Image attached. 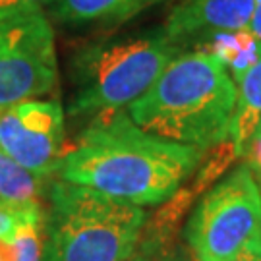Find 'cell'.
<instances>
[{"label": "cell", "mask_w": 261, "mask_h": 261, "mask_svg": "<svg viewBox=\"0 0 261 261\" xmlns=\"http://www.w3.org/2000/svg\"><path fill=\"white\" fill-rule=\"evenodd\" d=\"M203 151L161 140L136 126L128 112L91 118L56 174L62 182L89 188L134 205H157L176 194Z\"/></svg>", "instance_id": "obj_1"}, {"label": "cell", "mask_w": 261, "mask_h": 261, "mask_svg": "<svg viewBox=\"0 0 261 261\" xmlns=\"http://www.w3.org/2000/svg\"><path fill=\"white\" fill-rule=\"evenodd\" d=\"M236 85L211 53L178 55L126 109L136 126L161 140L205 151L228 138Z\"/></svg>", "instance_id": "obj_2"}, {"label": "cell", "mask_w": 261, "mask_h": 261, "mask_svg": "<svg viewBox=\"0 0 261 261\" xmlns=\"http://www.w3.org/2000/svg\"><path fill=\"white\" fill-rule=\"evenodd\" d=\"M43 261H128L145 226V209L89 188L50 184Z\"/></svg>", "instance_id": "obj_3"}, {"label": "cell", "mask_w": 261, "mask_h": 261, "mask_svg": "<svg viewBox=\"0 0 261 261\" xmlns=\"http://www.w3.org/2000/svg\"><path fill=\"white\" fill-rule=\"evenodd\" d=\"M178 56V43L163 29L95 41L74 58L72 116H101L128 109Z\"/></svg>", "instance_id": "obj_4"}, {"label": "cell", "mask_w": 261, "mask_h": 261, "mask_svg": "<svg viewBox=\"0 0 261 261\" xmlns=\"http://www.w3.org/2000/svg\"><path fill=\"white\" fill-rule=\"evenodd\" d=\"M186 240L197 261H238L261 246V196L248 165L203 196L188 221Z\"/></svg>", "instance_id": "obj_5"}, {"label": "cell", "mask_w": 261, "mask_h": 261, "mask_svg": "<svg viewBox=\"0 0 261 261\" xmlns=\"http://www.w3.org/2000/svg\"><path fill=\"white\" fill-rule=\"evenodd\" d=\"M55 33L43 8L0 14V109L53 91Z\"/></svg>", "instance_id": "obj_6"}, {"label": "cell", "mask_w": 261, "mask_h": 261, "mask_svg": "<svg viewBox=\"0 0 261 261\" xmlns=\"http://www.w3.org/2000/svg\"><path fill=\"white\" fill-rule=\"evenodd\" d=\"M0 149L29 172L48 178L64 155V111L58 101H19L0 109Z\"/></svg>", "instance_id": "obj_7"}, {"label": "cell", "mask_w": 261, "mask_h": 261, "mask_svg": "<svg viewBox=\"0 0 261 261\" xmlns=\"http://www.w3.org/2000/svg\"><path fill=\"white\" fill-rule=\"evenodd\" d=\"M255 0H176L165 31L178 45L192 39L224 33H244L253 14Z\"/></svg>", "instance_id": "obj_8"}, {"label": "cell", "mask_w": 261, "mask_h": 261, "mask_svg": "<svg viewBox=\"0 0 261 261\" xmlns=\"http://www.w3.org/2000/svg\"><path fill=\"white\" fill-rule=\"evenodd\" d=\"M261 128V43L255 45V55L238 75L236 107L228 138L236 157L244 155L248 143Z\"/></svg>", "instance_id": "obj_9"}, {"label": "cell", "mask_w": 261, "mask_h": 261, "mask_svg": "<svg viewBox=\"0 0 261 261\" xmlns=\"http://www.w3.org/2000/svg\"><path fill=\"white\" fill-rule=\"evenodd\" d=\"M161 0H53L48 6L56 19L70 25L120 23Z\"/></svg>", "instance_id": "obj_10"}, {"label": "cell", "mask_w": 261, "mask_h": 261, "mask_svg": "<svg viewBox=\"0 0 261 261\" xmlns=\"http://www.w3.org/2000/svg\"><path fill=\"white\" fill-rule=\"evenodd\" d=\"M47 178H41L23 168L0 149V205L14 209L41 207L47 194Z\"/></svg>", "instance_id": "obj_11"}, {"label": "cell", "mask_w": 261, "mask_h": 261, "mask_svg": "<svg viewBox=\"0 0 261 261\" xmlns=\"http://www.w3.org/2000/svg\"><path fill=\"white\" fill-rule=\"evenodd\" d=\"M18 261H43L45 242V211L37 209L12 232Z\"/></svg>", "instance_id": "obj_12"}, {"label": "cell", "mask_w": 261, "mask_h": 261, "mask_svg": "<svg viewBox=\"0 0 261 261\" xmlns=\"http://www.w3.org/2000/svg\"><path fill=\"white\" fill-rule=\"evenodd\" d=\"M43 207H33V209H14V207L0 205V236L12 234L19 224L28 219L29 215Z\"/></svg>", "instance_id": "obj_13"}, {"label": "cell", "mask_w": 261, "mask_h": 261, "mask_svg": "<svg viewBox=\"0 0 261 261\" xmlns=\"http://www.w3.org/2000/svg\"><path fill=\"white\" fill-rule=\"evenodd\" d=\"M161 252V240L155 238L151 234L149 238H141L140 236V242H138V248L136 252L132 253V257L128 261H153V257Z\"/></svg>", "instance_id": "obj_14"}, {"label": "cell", "mask_w": 261, "mask_h": 261, "mask_svg": "<svg viewBox=\"0 0 261 261\" xmlns=\"http://www.w3.org/2000/svg\"><path fill=\"white\" fill-rule=\"evenodd\" d=\"M53 0H0V14H12L21 10L45 8Z\"/></svg>", "instance_id": "obj_15"}, {"label": "cell", "mask_w": 261, "mask_h": 261, "mask_svg": "<svg viewBox=\"0 0 261 261\" xmlns=\"http://www.w3.org/2000/svg\"><path fill=\"white\" fill-rule=\"evenodd\" d=\"M244 35L255 43H261V0H255L252 19H250L248 28L244 29Z\"/></svg>", "instance_id": "obj_16"}, {"label": "cell", "mask_w": 261, "mask_h": 261, "mask_svg": "<svg viewBox=\"0 0 261 261\" xmlns=\"http://www.w3.org/2000/svg\"><path fill=\"white\" fill-rule=\"evenodd\" d=\"M0 261H18V252H16V242L8 236H0Z\"/></svg>", "instance_id": "obj_17"}, {"label": "cell", "mask_w": 261, "mask_h": 261, "mask_svg": "<svg viewBox=\"0 0 261 261\" xmlns=\"http://www.w3.org/2000/svg\"><path fill=\"white\" fill-rule=\"evenodd\" d=\"M153 261H188V259L184 257V253L180 252V250H178V252H163V250H161V252L153 257Z\"/></svg>", "instance_id": "obj_18"}, {"label": "cell", "mask_w": 261, "mask_h": 261, "mask_svg": "<svg viewBox=\"0 0 261 261\" xmlns=\"http://www.w3.org/2000/svg\"><path fill=\"white\" fill-rule=\"evenodd\" d=\"M238 261H261V246H257V248H252V250H248V252L244 253V255Z\"/></svg>", "instance_id": "obj_19"}, {"label": "cell", "mask_w": 261, "mask_h": 261, "mask_svg": "<svg viewBox=\"0 0 261 261\" xmlns=\"http://www.w3.org/2000/svg\"><path fill=\"white\" fill-rule=\"evenodd\" d=\"M253 176H255V182H257V188H259V196H261V170H252Z\"/></svg>", "instance_id": "obj_20"}]
</instances>
